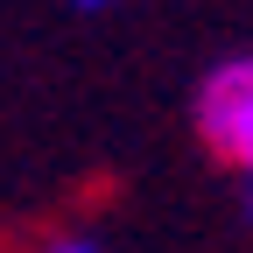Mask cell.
Masks as SVG:
<instances>
[{
    "mask_svg": "<svg viewBox=\"0 0 253 253\" xmlns=\"http://www.w3.org/2000/svg\"><path fill=\"white\" fill-rule=\"evenodd\" d=\"M190 120H197V141L232 162L239 176H253V49L211 63L197 78V99H190Z\"/></svg>",
    "mask_w": 253,
    "mask_h": 253,
    "instance_id": "obj_1",
    "label": "cell"
},
{
    "mask_svg": "<svg viewBox=\"0 0 253 253\" xmlns=\"http://www.w3.org/2000/svg\"><path fill=\"white\" fill-rule=\"evenodd\" d=\"M36 253H106V239H99V232H84V225H63V232H49Z\"/></svg>",
    "mask_w": 253,
    "mask_h": 253,
    "instance_id": "obj_2",
    "label": "cell"
},
{
    "mask_svg": "<svg viewBox=\"0 0 253 253\" xmlns=\"http://www.w3.org/2000/svg\"><path fill=\"white\" fill-rule=\"evenodd\" d=\"M78 7H120V0H78Z\"/></svg>",
    "mask_w": 253,
    "mask_h": 253,
    "instance_id": "obj_3",
    "label": "cell"
},
{
    "mask_svg": "<svg viewBox=\"0 0 253 253\" xmlns=\"http://www.w3.org/2000/svg\"><path fill=\"white\" fill-rule=\"evenodd\" d=\"M246 197H253V176H246Z\"/></svg>",
    "mask_w": 253,
    "mask_h": 253,
    "instance_id": "obj_4",
    "label": "cell"
}]
</instances>
